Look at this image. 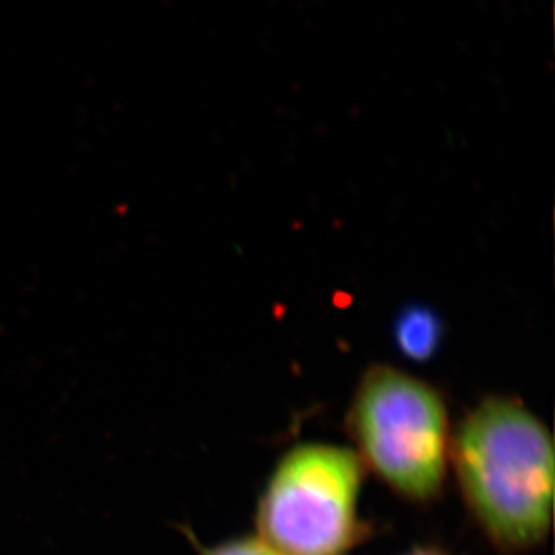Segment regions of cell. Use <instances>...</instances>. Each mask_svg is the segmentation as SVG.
<instances>
[{"instance_id":"1","label":"cell","mask_w":555,"mask_h":555,"mask_svg":"<svg viewBox=\"0 0 555 555\" xmlns=\"http://www.w3.org/2000/svg\"><path fill=\"white\" fill-rule=\"evenodd\" d=\"M450 467L473 521L502 554L548 538L554 514V442L519 399L489 396L451 435Z\"/></svg>"},{"instance_id":"2","label":"cell","mask_w":555,"mask_h":555,"mask_svg":"<svg viewBox=\"0 0 555 555\" xmlns=\"http://www.w3.org/2000/svg\"><path fill=\"white\" fill-rule=\"evenodd\" d=\"M365 472L410 503L439 500L450 473V412L431 383L387 363L363 372L346 414Z\"/></svg>"},{"instance_id":"3","label":"cell","mask_w":555,"mask_h":555,"mask_svg":"<svg viewBox=\"0 0 555 555\" xmlns=\"http://www.w3.org/2000/svg\"><path fill=\"white\" fill-rule=\"evenodd\" d=\"M365 467L351 448L286 451L257 500V535L288 555H347L372 534L360 516Z\"/></svg>"},{"instance_id":"4","label":"cell","mask_w":555,"mask_h":555,"mask_svg":"<svg viewBox=\"0 0 555 555\" xmlns=\"http://www.w3.org/2000/svg\"><path fill=\"white\" fill-rule=\"evenodd\" d=\"M393 336L401 354L414 362H428L439 349L442 324L430 309L414 306L399 314Z\"/></svg>"},{"instance_id":"5","label":"cell","mask_w":555,"mask_h":555,"mask_svg":"<svg viewBox=\"0 0 555 555\" xmlns=\"http://www.w3.org/2000/svg\"><path fill=\"white\" fill-rule=\"evenodd\" d=\"M180 532L188 538L189 543L193 545L194 551L198 555H288L284 552L278 551L275 546L270 545L267 541L259 538V535H242V538H234V540L221 541L216 545H204L202 541L196 538L193 530L180 525Z\"/></svg>"},{"instance_id":"6","label":"cell","mask_w":555,"mask_h":555,"mask_svg":"<svg viewBox=\"0 0 555 555\" xmlns=\"http://www.w3.org/2000/svg\"><path fill=\"white\" fill-rule=\"evenodd\" d=\"M404 555H448L439 546H415L414 551H410L409 554Z\"/></svg>"}]
</instances>
